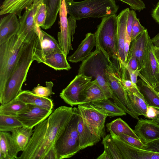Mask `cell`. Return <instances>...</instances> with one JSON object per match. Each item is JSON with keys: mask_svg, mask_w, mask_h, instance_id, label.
Segmentation results:
<instances>
[{"mask_svg": "<svg viewBox=\"0 0 159 159\" xmlns=\"http://www.w3.org/2000/svg\"><path fill=\"white\" fill-rule=\"evenodd\" d=\"M73 113L72 107L60 106L34 127L25 150L17 159H57L55 145Z\"/></svg>", "mask_w": 159, "mask_h": 159, "instance_id": "cell-1", "label": "cell"}, {"mask_svg": "<svg viewBox=\"0 0 159 159\" xmlns=\"http://www.w3.org/2000/svg\"><path fill=\"white\" fill-rule=\"evenodd\" d=\"M39 34L38 31L25 43L5 86L0 93L1 105L6 104L15 99L22 91V87L26 80L29 70L32 62L35 61L34 54Z\"/></svg>", "mask_w": 159, "mask_h": 159, "instance_id": "cell-2", "label": "cell"}, {"mask_svg": "<svg viewBox=\"0 0 159 159\" xmlns=\"http://www.w3.org/2000/svg\"><path fill=\"white\" fill-rule=\"evenodd\" d=\"M66 3L68 14L76 20L115 15L119 8L115 0H84Z\"/></svg>", "mask_w": 159, "mask_h": 159, "instance_id": "cell-3", "label": "cell"}, {"mask_svg": "<svg viewBox=\"0 0 159 159\" xmlns=\"http://www.w3.org/2000/svg\"><path fill=\"white\" fill-rule=\"evenodd\" d=\"M123 63L119 58H111L104 69L105 77L112 93L114 102L130 116L135 114L129 100L126 89L122 82Z\"/></svg>", "mask_w": 159, "mask_h": 159, "instance_id": "cell-4", "label": "cell"}, {"mask_svg": "<svg viewBox=\"0 0 159 159\" xmlns=\"http://www.w3.org/2000/svg\"><path fill=\"white\" fill-rule=\"evenodd\" d=\"M108 58L98 47L83 60L78 70V75L91 76L96 81L104 92L107 98H112V93L106 80L104 71L109 63Z\"/></svg>", "mask_w": 159, "mask_h": 159, "instance_id": "cell-5", "label": "cell"}, {"mask_svg": "<svg viewBox=\"0 0 159 159\" xmlns=\"http://www.w3.org/2000/svg\"><path fill=\"white\" fill-rule=\"evenodd\" d=\"M26 42L17 34L0 44V93L3 90Z\"/></svg>", "mask_w": 159, "mask_h": 159, "instance_id": "cell-6", "label": "cell"}, {"mask_svg": "<svg viewBox=\"0 0 159 159\" xmlns=\"http://www.w3.org/2000/svg\"><path fill=\"white\" fill-rule=\"evenodd\" d=\"M117 17L115 15L102 18L95 34L96 46L110 58H119L117 43Z\"/></svg>", "mask_w": 159, "mask_h": 159, "instance_id": "cell-7", "label": "cell"}, {"mask_svg": "<svg viewBox=\"0 0 159 159\" xmlns=\"http://www.w3.org/2000/svg\"><path fill=\"white\" fill-rule=\"evenodd\" d=\"M72 116L55 146L57 159L69 158L81 150L77 127L79 113L74 107Z\"/></svg>", "mask_w": 159, "mask_h": 159, "instance_id": "cell-8", "label": "cell"}, {"mask_svg": "<svg viewBox=\"0 0 159 159\" xmlns=\"http://www.w3.org/2000/svg\"><path fill=\"white\" fill-rule=\"evenodd\" d=\"M59 12L60 31L57 34L58 42L61 49L67 56L73 50L71 42L77 27L76 20L70 16L67 18V12L65 0H62Z\"/></svg>", "mask_w": 159, "mask_h": 159, "instance_id": "cell-9", "label": "cell"}, {"mask_svg": "<svg viewBox=\"0 0 159 159\" xmlns=\"http://www.w3.org/2000/svg\"><path fill=\"white\" fill-rule=\"evenodd\" d=\"M92 79L91 76L78 74L62 90L60 97L71 107L86 103L84 90Z\"/></svg>", "mask_w": 159, "mask_h": 159, "instance_id": "cell-10", "label": "cell"}, {"mask_svg": "<svg viewBox=\"0 0 159 159\" xmlns=\"http://www.w3.org/2000/svg\"><path fill=\"white\" fill-rule=\"evenodd\" d=\"M77 108L79 114L87 125L101 138L104 137L107 116L95 108L91 102L79 105Z\"/></svg>", "mask_w": 159, "mask_h": 159, "instance_id": "cell-11", "label": "cell"}, {"mask_svg": "<svg viewBox=\"0 0 159 159\" xmlns=\"http://www.w3.org/2000/svg\"><path fill=\"white\" fill-rule=\"evenodd\" d=\"M154 47L149 36L145 52L143 67L139 73L153 87L159 80V65L155 56Z\"/></svg>", "mask_w": 159, "mask_h": 159, "instance_id": "cell-12", "label": "cell"}, {"mask_svg": "<svg viewBox=\"0 0 159 159\" xmlns=\"http://www.w3.org/2000/svg\"><path fill=\"white\" fill-rule=\"evenodd\" d=\"M43 0H35L29 7L25 8L21 17L19 18L20 28L17 34L26 41L30 40L37 32L39 28L34 21L36 13Z\"/></svg>", "mask_w": 159, "mask_h": 159, "instance_id": "cell-13", "label": "cell"}, {"mask_svg": "<svg viewBox=\"0 0 159 159\" xmlns=\"http://www.w3.org/2000/svg\"><path fill=\"white\" fill-rule=\"evenodd\" d=\"M117 145L123 159H154L156 153L140 148L130 144L111 131L109 132Z\"/></svg>", "mask_w": 159, "mask_h": 159, "instance_id": "cell-14", "label": "cell"}, {"mask_svg": "<svg viewBox=\"0 0 159 159\" xmlns=\"http://www.w3.org/2000/svg\"><path fill=\"white\" fill-rule=\"evenodd\" d=\"M28 105L27 108L16 117L25 126L29 128H33L47 118L52 112V110L33 105Z\"/></svg>", "mask_w": 159, "mask_h": 159, "instance_id": "cell-15", "label": "cell"}, {"mask_svg": "<svg viewBox=\"0 0 159 159\" xmlns=\"http://www.w3.org/2000/svg\"><path fill=\"white\" fill-rule=\"evenodd\" d=\"M61 50L58 42L52 36L40 30L34 54L35 61L43 63L45 57L53 52Z\"/></svg>", "mask_w": 159, "mask_h": 159, "instance_id": "cell-16", "label": "cell"}, {"mask_svg": "<svg viewBox=\"0 0 159 159\" xmlns=\"http://www.w3.org/2000/svg\"><path fill=\"white\" fill-rule=\"evenodd\" d=\"M134 131L144 144L159 138V124L153 119L138 120Z\"/></svg>", "mask_w": 159, "mask_h": 159, "instance_id": "cell-17", "label": "cell"}, {"mask_svg": "<svg viewBox=\"0 0 159 159\" xmlns=\"http://www.w3.org/2000/svg\"><path fill=\"white\" fill-rule=\"evenodd\" d=\"M148 30L145 29L134 39L131 41L127 60L132 57H135L138 61L139 72L143 67L145 52L148 37Z\"/></svg>", "mask_w": 159, "mask_h": 159, "instance_id": "cell-18", "label": "cell"}, {"mask_svg": "<svg viewBox=\"0 0 159 159\" xmlns=\"http://www.w3.org/2000/svg\"><path fill=\"white\" fill-rule=\"evenodd\" d=\"M129 10V8H125L122 10L117 16V43L118 57L124 66L126 63L124 51V44Z\"/></svg>", "mask_w": 159, "mask_h": 159, "instance_id": "cell-19", "label": "cell"}, {"mask_svg": "<svg viewBox=\"0 0 159 159\" xmlns=\"http://www.w3.org/2000/svg\"><path fill=\"white\" fill-rule=\"evenodd\" d=\"M79 115L77 129L81 150L95 145L101 140V138L87 125L79 114Z\"/></svg>", "mask_w": 159, "mask_h": 159, "instance_id": "cell-20", "label": "cell"}, {"mask_svg": "<svg viewBox=\"0 0 159 159\" xmlns=\"http://www.w3.org/2000/svg\"><path fill=\"white\" fill-rule=\"evenodd\" d=\"M20 26L19 19L15 14H8L1 18L0 21V44L17 34Z\"/></svg>", "mask_w": 159, "mask_h": 159, "instance_id": "cell-21", "label": "cell"}, {"mask_svg": "<svg viewBox=\"0 0 159 159\" xmlns=\"http://www.w3.org/2000/svg\"><path fill=\"white\" fill-rule=\"evenodd\" d=\"M96 46L94 34L88 33L77 49L73 53L68 57L67 60L70 62L74 63L82 61L91 53L93 48Z\"/></svg>", "mask_w": 159, "mask_h": 159, "instance_id": "cell-22", "label": "cell"}, {"mask_svg": "<svg viewBox=\"0 0 159 159\" xmlns=\"http://www.w3.org/2000/svg\"><path fill=\"white\" fill-rule=\"evenodd\" d=\"M19 152L11 134L0 132V159H17Z\"/></svg>", "mask_w": 159, "mask_h": 159, "instance_id": "cell-23", "label": "cell"}, {"mask_svg": "<svg viewBox=\"0 0 159 159\" xmlns=\"http://www.w3.org/2000/svg\"><path fill=\"white\" fill-rule=\"evenodd\" d=\"M139 76L140 78L138 80L137 84L139 90L148 106L159 110V97L156 94L153 88L140 73Z\"/></svg>", "mask_w": 159, "mask_h": 159, "instance_id": "cell-24", "label": "cell"}, {"mask_svg": "<svg viewBox=\"0 0 159 159\" xmlns=\"http://www.w3.org/2000/svg\"><path fill=\"white\" fill-rule=\"evenodd\" d=\"M17 99L26 104L33 105L49 110H52V100L48 98L40 97L29 90L22 91L17 96Z\"/></svg>", "mask_w": 159, "mask_h": 159, "instance_id": "cell-25", "label": "cell"}, {"mask_svg": "<svg viewBox=\"0 0 159 159\" xmlns=\"http://www.w3.org/2000/svg\"><path fill=\"white\" fill-rule=\"evenodd\" d=\"M35 0H5L0 7V15L15 14L19 18L23 10L30 6Z\"/></svg>", "mask_w": 159, "mask_h": 159, "instance_id": "cell-26", "label": "cell"}, {"mask_svg": "<svg viewBox=\"0 0 159 159\" xmlns=\"http://www.w3.org/2000/svg\"><path fill=\"white\" fill-rule=\"evenodd\" d=\"M66 57L60 50L46 56L43 63L56 70H69L71 67L68 62Z\"/></svg>", "mask_w": 159, "mask_h": 159, "instance_id": "cell-27", "label": "cell"}, {"mask_svg": "<svg viewBox=\"0 0 159 159\" xmlns=\"http://www.w3.org/2000/svg\"><path fill=\"white\" fill-rule=\"evenodd\" d=\"M126 90L130 104L137 115L145 116L148 105L137 87Z\"/></svg>", "mask_w": 159, "mask_h": 159, "instance_id": "cell-28", "label": "cell"}, {"mask_svg": "<svg viewBox=\"0 0 159 159\" xmlns=\"http://www.w3.org/2000/svg\"><path fill=\"white\" fill-rule=\"evenodd\" d=\"M91 103L95 108L107 116L111 117L126 115L122 108L108 98L92 102Z\"/></svg>", "mask_w": 159, "mask_h": 159, "instance_id": "cell-29", "label": "cell"}, {"mask_svg": "<svg viewBox=\"0 0 159 159\" xmlns=\"http://www.w3.org/2000/svg\"><path fill=\"white\" fill-rule=\"evenodd\" d=\"M33 129L24 126L16 128L11 132L12 139L19 152L26 148L33 134Z\"/></svg>", "mask_w": 159, "mask_h": 159, "instance_id": "cell-30", "label": "cell"}, {"mask_svg": "<svg viewBox=\"0 0 159 159\" xmlns=\"http://www.w3.org/2000/svg\"><path fill=\"white\" fill-rule=\"evenodd\" d=\"M62 0H43L47 9V17L44 25L41 28L50 29L56 21L57 16L61 7Z\"/></svg>", "mask_w": 159, "mask_h": 159, "instance_id": "cell-31", "label": "cell"}, {"mask_svg": "<svg viewBox=\"0 0 159 159\" xmlns=\"http://www.w3.org/2000/svg\"><path fill=\"white\" fill-rule=\"evenodd\" d=\"M106 127L108 132L111 131L118 136L120 134H124L140 139L134 130L120 118L107 123Z\"/></svg>", "mask_w": 159, "mask_h": 159, "instance_id": "cell-32", "label": "cell"}, {"mask_svg": "<svg viewBox=\"0 0 159 159\" xmlns=\"http://www.w3.org/2000/svg\"><path fill=\"white\" fill-rule=\"evenodd\" d=\"M28 104L16 98L4 105H1L0 114L16 116L26 110Z\"/></svg>", "mask_w": 159, "mask_h": 159, "instance_id": "cell-33", "label": "cell"}, {"mask_svg": "<svg viewBox=\"0 0 159 159\" xmlns=\"http://www.w3.org/2000/svg\"><path fill=\"white\" fill-rule=\"evenodd\" d=\"M84 94L86 103L107 98L102 90L95 80H92L88 84Z\"/></svg>", "mask_w": 159, "mask_h": 159, "instance_id": "cell-34", "label": "cell"}, {"mask_svg": "<svg viewBox=\"0 0 159 159\" xmlns=\"http://www.w3.org/2000/svg\"><path fill=\"white\" fill-rule=\"evenodd\" d=\"M24 125L15 116L0 114V132H12Z\"/></svg>", "mask_w": 159, "mask_h": 159, "instance_id": "cell-35", "label": "cell"}, {"mask_svg": "<svg viewBox=\"0 0 159 159\" xmlns=\"http://www.w3.org/2000/svg\"><path fill=\"white\" fill-rule=\"evenodd\" d=\"M102 143L104 147L107 149L112 159H123L118 148L110 134L103 138Z\"/></svg>", "mask_w": 159, "mask_h": 159, "instance_id": "cell-36", "label": "cell"}, {"mask_svg": "<svg viewBox=\"0 0 159 159\" xmlns=\"http://www.w3.org/2000/svg\"><path fill=\"white\" fill-rule=\"evenodd\" d=\"M45 84L46 87L38 84L33 89L31 92L36 95L43 97L48 98L55 94L52 90L54 85L53 83L51 81H47Z\"/></svg>", "mask_w": 159, "mask_h": 159, "instance_id": "cell-37", "label": "cell"}, {"mask_svg": "<svg viewBox=\"0 0 159 159\" xmlns=\"http://www.w3.org/2000/svg\"><path fill=\"white\" fill-rule=\"evenodd\" d=\"M46 17V7L43 2L37 11L34 17L35 23L38 27H41L44 25Z\"/></svg>", "mask_w": 159, "mask_h": 159, "instance_id": "cell-38", "label": "cell"}, {"mask_svg": "<svg viewBox=\"0 0 159 159\" xmlns=\"http://www.w3.org/2000/svg\"><path fill=\"white\" fill-rule=\"evenodd\" d=\"M145 29L140 23L139 19L136 17L133 23L131 34V41L134 39Z\"/></svg>", "mask_w": 159, "mask_h": 159, "instance_id": "cell-39", "label": "cell"}, {"mask_svg": "<svg viewBox=\"0 0 159 159\" xmlns=\"http://www.w3.org/2000/svg\"><path fill=\"white\" fill-rule=\"evenodd\" d=\"M118 136L122 139L137 148L142 149L144 145V143L140 139L129 135L124 134H121Z\"/></svg>", "mask_w": 159, "mask_h": 159, "instance_id": "cell-40", "label": "cell"}, {"mask_svg": "<svg viewBox=\"0 0 159 159\" xmlns=\"http://www.w3.org/2000/svg\"><path fill=\"white\" fill-rule=\"evenodd\" d=\"M129 5L131 8L140 11L146 8L144 2L142 0H117Z\"/></svg>", "mask_w": 159, "mask_h": 159, "instance_id": "cell-41", "label": "cell"}, {"mask_svg": "<svg viewBox=\"0 0 159 159\" xmlns=\"http://www.w3.org/2000/svg\"><path fill=\"white\" fill-rule=\"evenodd\" d=\"M142 149L159 153V138L144 143Z\"/></svg>", "mask_w": 159, "mask_h": 159, "instance_id": "cell-42", "label": "cell"}, {"mask_svg": "<svg viewBox=\"0 0 159 159\" xmlns=\"http://www.w3.org/2000/svg\"><path fill=\"white\" fill-rule=\"evenodd\" d=\"M137 17L135 11L134 10L129 11L127 23L126 31L131 37L132 28L134 22Z\"/></svg>", "mask_w": 159, "mask_h": 159, "instance_id": "cell-43", "label": "cell"}, {"mask_svg": "<svg viewBox=\"0 0 159 159\" xmlns=\"http://www.w3.org/2000/svg\"><path fill=\"white\" fill-rule=\"evenodd\" d=\"M159 115L158 109L150 106H148L146 113L145 117L149 119H153Z\"/></svg>", "mask_w": 159, "mask_h": 159, "instance_id": "cell-44", "label": "cell"}, {"mask_svg": "<svg viewBox=\"0 0 159 159\" xmlns=\"http://www.w3.org/2000/svg\"><path fill=\"white\" fill-rule=\"evenodd\" d=\"M127 70L129 75L130 79L132 83L135 85L137 86V84L138 81V77L139 72V70H134L130 69L126 65L125 66Z\"/></svg>", "mask_w": 159, "mask_h": 159, "instance_id": "cell-45", "label": "cell"}, {"mask_svg": "<svg viewBox=\"0 0 159 159\" xmlns=\"http://www.w3.org/2000/svg\"><path fill=\"white\" fill-rule=\"evenodd\" d=\"M125 65L133 70H139L138 61L137 58L135 57H131L127 60Z\"/></svg>", "mask_w": 159, "mask_h": 159, "instance_id": "cell-46", "label": "cell"}, {"mask_svg": "<svg viewBox=\"0 0 159 159\" xmlns=\"http://www.w3.org/2000/svg\"><path fill=\"white\" fill-rule=\"evenodd\" d=\"M131 42V37L129 35L126 31L124 44V51L126 62Z\"/></svg>", "mask_w": 159, "mask_h": 159, "instance_id": "cell-47", "label": "cell"}, {"mask_svg": "<svg viewBox=\"0 0 159 159\" xmlns=\"http://www.w3.org/2000/svg\"><path fill=\"white\" fill-rule=\"evenodd\" d=\"M152 16L156 22L159 23V2L152 11Z\"/></svg>", "mask_w": 159, "mask_h": 159, "instance_id": "cell-48", "label": "cell"}, {"mask_svg": "<svg viewBox=\"0 0 159 159\" xmlns=\"http://www.w3.org/2000/svg\"><path fill=\"white\" fill-rule=\"evenodd\" d=\"M97 159H112V158L107 149L104 147L103 152L99 156Z\"/></svg>", "mask_w": 159, "mask_h": 159, "instance_id": "cell-49", "label": "cell"}, {"mask_svg": "<svg viewBox=\"0 0 159 159\" xmlns=\"http://www.w3.org/2000/svg\"><path fill=\"white\" fill-rule=\"evenodd\" d=\"M151 41L154 47L159 48V33L151 39Z\"/></svg>", "mask_w": 159, "mask_h": 159, "instance_id": "cell-50", "label": "cell"}, {"mask_svg": "<svg viewBox=\"0 0 159 159\" xmlns=\"http://www.w3.org/2000/svg\"><path fill=\"white\" fill-rule=\"evenodd\" d=\"M154 50L155 56L156 58L159 59V48L154 47Z\"/></svg>", "mask_w": 159, "mask_h": 159, "instance_id": "cell-51", "label": "cell"}, {"mask_svg": "<svg viewBox=\"0 0 159 159\" xmlns=\"http://www.w3.org/2000/svg\"><path fill=\"white\" fill-rule=\"evenodd\" d=\"M153 88L156 91L159 92V80L155 84Z\"/></svg>", "mask_w": 159, "mask_h": 159, "instance_id": "cell-52", "label": "cell"}, {"mask_svg": "<svg viewBox=\"0 0 159 159\" xmlns=\"http://www.w3.org/2000/svg\"><path fill=\"white\" fill-rule=\"evenodd\" d=\"M159 124V115L156 118L152 119Z\"/></svg>", "mask_w": 159, "mask_h": 159, "instance_id": "cell-53", "label": "cell"}, {"mask_svg": "<svg viewBox=\"0 0 159 159\" xmlns=\"http://www.w3.org/2000/svg\"><path fill=\"white\" fill-rule=\"evenodd\" d=\"M74 0H65L66 3L73 1Z\"/></svg>", "mask_w": 159, "mask_h": 159, "instance_id": "cell-54", "label": "cell"}, {"mask_svg": "<svg viewBox=\"0 0 159 159\" xmlns=\"http://www.w3.org/2000/svg\"><path fill=\"white\" fill-rule=\"evenodd\" d=\"M155 93H156V94L157 95V96L159 97V92H157L155 90Z\"/></svg>", "mask_w": 159, "mask_h": 159, "instance_id": "cell-55", "label": "cell"}, {"mask_svg": "<svg viewBox=\"0 0 159 159\" xmlns=\"http://www.w3.org/2000/svg\"><path fill=\"white\" fill-rule=\"evenodd\" d=\"M156 59H157V61L158 64V65H159V59H157V58H156Z\"/></svg>", "mask_w": 159, "mask_h": 159, "instance_id": "cell-56", "label": "cell"}]
</instances>
